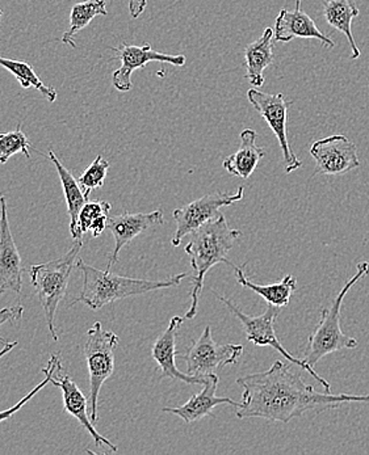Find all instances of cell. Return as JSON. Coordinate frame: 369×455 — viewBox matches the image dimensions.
I'll return each mask as SVG.
<instances>
[{
    "instance_id": "1",
    "label": "cell",
    "mask_w": 369,
    "mask_h": 455,
    "mask_svg": "<svg viewBox=\"0 0 369 455\" xmlns=\"http://www.w3.org/2000/svg\"><path fill=\"white\" fill-rule=\"evenodd\" d=\"M244 388L241 407L237 418H261L272 423H291L304 413L335 410L346 403H367V395H332L314 390L307 385L301 374L277 361L267 371L254 373L237 379Z\"/></svg>"
},
{
    "instance_id": "2",
    "label": "cell",
    "mask_w": 369,
    "mask_h": 455,
    "mask_svg": "<svg viewBox=\"0 0 369 455\" xmlns=\"http://www.w3.org/2000/svg\"><path fill=\"white\" fill-rule=\"evenodd\" d=\"M191 235V241L187 243L184 248L192 267L191 306L184 315L187 321H191L197 315L206 273L217 264H227L231 268L236 267L228 260V255L234 247V243L241 238L242 233L236 228H229L227 218L220 213Z\"/></svg>"
},
{
    "instance_id": "3",
    "label": "cell",
    "mask_w": 369,
    "mask_h": 455,
    "mask_svg": "<svg viewBox=\"0 0 369 455\" xmlns=\"http://www.w3.org/2000/svg\"><path fill=\"white\" fill-rule=\"evenodd\" d=\"M76 267L84 275V288L81 294L68 306V308L78 303H84L91 310L98 311L104 306L124 298L150 293L161 289L175 288L180 285L184 278L189 277V273H180L164 281L137 280V278L112 275L108 270L96 269L95 267L85 264L84 260H79Z\"/></svg>"
},
{
    "instance_id": "4",
    "label": "cell",
    "mask_w": 369,
    "mask_h": 455,
    "mask_svg": "<svg viewBox=\"0 0 369 455\" xmlns=\"http://www.w3.org/2000/svg\"><path fill=\"white\" fill-rule=\"evenodd\" d=\"M368 275L369 263L363 261V263L357 264V273L347 281L346 285L341 288L340 294L333 300L330 307L322 308L321 319L314 328L312 335L308 339L307 348L304 350V358H302L312 368L318 363V361L332 353L357 348V339L349 338L341 332V310L344 297L351 291L352 286L362 278L367 277Z\"/></svg>"
},
{
    "instance_id": "5",
    "label": "cell",
    "mask_w": 369,
    "mask_h": 455,
    "mask_svg": "<svg viewBox=\"0 0 369 455\" xmlns=\"http://www.w3.org/2000/svg\"><path fill=\"white\" fill-rule=\"evenodd\" d=\"M82 248H84V239L74 242L73 247L57 260L29 267L30 283H32L36 294L43 306L46 324H48L49 332L54 341L60 340L56 325H54L57 308L68 291V280H70L71 272L74 269V261Z\"/></svg>"
},
{
    "instance_id": "6",
    "label": "cell",
    "mask_w": 369,
    "mask_h": 455,
    "mask_svg": "<svg viewBox=\"0 0 369 455\" xmlns=\"http://www.w3.org/2000/svg\"><path fill=\"white\" fill-rule=\"evenodd\" d=\"M120 338L112 331L104 330L100 322L93 323L88 330L84 344V357L90 375V418L98 423V403L104 382L114 374L115 349Z\"/></svg>"
},
{
    "instance_id": "7",
    "label": "cell",
    "mask_w": 369,
    "mask_h": 455,
    "mask_svg": "<svg viewBox=\"0 0 369 455\" xmlns=\"http://www.w3.org/2000/svg\"><path fill=\"white\" fill-rule=\"evenodd\" d=\"M212 293L216 295L220 302L224 303L229 310L231 311V314H234L237 319L241 322L245 333H246L247 340H249L250 343L254 344L256 347H269V348L277 350V352L280 353L289 363H294V365L301 368L302 371H308V373L312 375L317 382L324 386L327 393L332 390V385H330L325 378H322L321 375L317 373L309 363H305L302 358H297L292 355L291 353L282 346V343H280L279 338L277 336V330H275V322H277V318L279 316L280 307L269 305V308H267L261 315L250 316L247 315V314L242 313L238 306L234 305L230 299L222 297L221 294L217 293L213 289H212Z\"/></svg>"
},
{
    "instance_id": "8",
    "label": "cell",
    "mask_w": 369,
    "mask_h": 455,
    "mask_svg": "<svg viewBox=\"0 0 369 455\" xmlns=\"http://www.w3.org/2000/svg\"><path fill=\"white\" fill-rule=\"evenodd\" d=\"M244 355V347L239 344H219L212 336V328L206 327L197 340L189 347L184 355L187 374L205 378L228 365H234Z\"/></svg>"
},
{
    "instance_id": "9",
    "label": "cell",
    "mask_w": 369,
    "mask_h": 455,
    "mask_svg": "<svg viewBox=\"0 0 369 455\" xmlns=\"http://www.w3.org/2000/svg\"><path fill=\"white\" fill-rule=\"evenodd\" d=\"M244 196L245 188L239 187L236 193H212L187 204L183 208L173 211L172 217L176 222V230L171 239V244L173 247H179L187 235H191L201 226L214 220L220 214V209L239 203L244 200Z\"/></svg>"
},
{
    "instance_id": "10",
    "label": "cell",
    "mask_w": 369,
    "mask_h": 455,
    "mask_svg": "<svg viewBox=\"0 0 369 455\" xmlns=\"http://www.w3.org/2000/svg\"><path fill=\"white\" fill-rule=\"evenodd\" d=\"M247 99H249L250 104L255 108L256 112L269 124L275 137L279 140L285 163V172L292 173L293 171L299 170L302 162L294 156L291 146H289L288 135H286L288 109L291 103L285 100L282 93L261 92L256 87L247 91Z\"/></svg>"
},
{
    "instance_id": "11",
    "label": "cell",
    "mask_w": 369,
    "mask_h": 455,
    "mask_svg": "<svg viewBox=\"0 0 369 455\" xmlns=\"http://www.w3.org/2000/svg\"><path fill=\"white\" fill-rule=\"evenodd\" d=\"M318 175H346L360 167L357 148L346 135L335 134L316 140L310 148Z\"/></svg>"
},
{
    "instance_id": "12",
    "label": "cell",
    "mask_w": 369,
    "mask_h": 455,
    "mask_svg": "<svg viewBox=\"0 0 369 455\" xmlns=\"http://www.w3.org/2000/svg\"><path fill=\"white\" fill-rule=\"evenodd\" d=\"M121 66L112 74V84L120 92H129L133 88L132 74L140 68H145L150 62L170 63V65L181 68L186 65V55H171L159 53L153 51L150 44H143L142 46L128 45L123 44L120 48L115 49Z\"/></svg>"
},
{
    "instance_id": "13",
    "label": "cell",
    "mask_w": 369,
    "mask_h": 455,
    "mask_svg": "<svg viewBox=\"0 0 369 455\" xmlns=\"http://www.w3.org/2000/svg\"><path fill=\"white\" fill-rule=\"evenodd\" d=\"M52 383L62 390L63 407H65L66 412L76 419L81 426L90 433L96 448H108L109 451L116 453L118 451L117 446L95 429V424L91 420L90 412H87V405L90 403L85 399L78 385L74 382L73 378L66 373L60 360L58 361L56 369L52 373Z\"/></svg>"
},
{
    "instance_id": "14",
    "label": "cell",
    "mask_w": 369,
    "mask_h": 455,
    "mask_svg": "<svg viewBox=\"0 0 369 455\" xmlns=\"http://www.w3.org/2000/svg\"><path fill=\"white\" fill-rule=\"evenodd\" d=\"M21 288V256L11 233L7 200L4 196H0V294L7 291L20 294Z\"/></svg>"
},
{
    "instance_id": "15",
    "label": "cell",
    "mask_w": 369,
    "mask_h": 455,
    "mask_svg": "<svg viewBox=\"0 0 369 455\" xmlns=\"http://www.w3.org/2000/svg\"><path fill=\"white\" fill-rule=\"evenodd\" d=\"M186 319L181 316H173L170 321L169 327L164 332L156 339L151 348V357L156 361L161 371V379L170 378V379L180 380V382L189 383V385H205L206 377H194L187 373H181L176 366V338H178L179 330Z\"/></svg>"
},
{
    "instance_id": "16",
    "label": "cell",
    "mask_w": 369,
    "mask_h": 455,
    "mask_svg": "<svg viewBox=\"0 0 369 455\" xmlns=\"http://www.w3.org/2000/svg\"><path fill=\"white\" fill-rule=\"evenodd\" d=\"M164 218L161 211L151 212V213H124L108 218V230L115 238V248L109 255L108 264L106 270L111 272L118 260L120 251L129 244L134 238L141 235L143 231L154 226L164 225Z\"/></svg>"
},
{
    "instance_id": "17",
    "label": "cell",
    "mask_w": 369,
    "mask_h": 455,
    "mask_svg": "<svg viewBox=\"0 0 369 455\" xmlns=\"http://www.w3.org/2000/svg\"><path fill=\"white\" fill-rule=\"evenodd\" d=\"M220 378L217 374H211L206 377L205 385L199 394L191 396L189 402L183 405L173 408H164V412L179 416L186 424L197 423L201 419L211 416L213 418V410L217 405L228 404L234 408L241 407V403L234 402L227 396H217Z\"/></svg>"
},
{
    "instance_id": "18",
    "label": "cell",
    "mask_w": 369,
    "mask_h": 455,
    "mask_svg": "<svg viewBox=\"0 0 369 455\" xmlns=\"http://www.w3.org/2000/svg\"><path fill=\"white\" fill-rule=\"evenodd\" d=\"M275 40L279 43H291L293 38H314L325 48L333 49L334 41L321 32L313 19L296 7L293 11L282 10L275 21Z\"/></svg>"
},
{
    "instance_id": "19",
    "label": "cell",
    "mask_w": 369,
    "mask_h": 455,
    "mask_svg": "<svg viewBox=\"0 0 369 455\" xmlns=\"http://www.w3.org/2000/svg\"><path fill=\"white\" fill-rule=\"evenodd\" d=\"M258 134L253 129H245L241 133V146L236 153L222 162V168L237 178L249 179L254 173L259 162L266 156V148L256 146Z\"/></svg>"
},
{
    "instance_id": "20",
    "label": "cell",
    "mask_w": 369,
    "mask_h": 455,
    "mask_svg": "<svg viewBox=\"0 0 369 455\" xmlns=\"http://www.w3.org/2000/svg\"><path fill=\"white\" fill-rule=\"evenodd\" d=\"M49 158H51L54 167H56L60 184H62L63 192H65L73 242L82 241L84 239V233H82L81 228H79V214H81L82 208H84V204L88 200L85 198L81 184L74 178L73 173L62 164V162L58 159L56 153L52 148H49Z\"/></svg>"
},
{
    "instance_id": "21",
    "label": "cell",
    "mask_w": 369,
    "mask_h": 455,
    "mask_svg": "<svg viewBox=\"0 0 369 455\" xmlns=\"http://www.w3.org/2000/svg\"><path fill=\"white\" fill-rule=\"evenodd\" d=\"M275 32L272 28H266L259 40L249 44L245 48L246 60V78L253 87H261L264 84V71L272 65L275 60L274 43Z\"/></svg>"
},
{
    "instance_id": "22",
    "label": "cell",
    "mask_w": 369,
    "mask_h": 455,
    "mask_svg": "<svg viewBox=\"0 0 369 455\" xmlns=\"http://www.w3.org/2000/svg\"><path fill=\"white\" fill-rule=\"evenodd\" d=\"M325 20L346 36L351 46V58L357 60L362 54L352 35V21L359 16L360 11L355 0H322Z\"/></svg>"
},
{
    "instance_id": "23",
    "label": "cell",
    "mask_w": 369,
    "mask_h": 455,
    "mask_svg": "<svg viewBox=\"0 0 369 455\" xmlns=\"http://www.w3.org/2000/svg\"><path fill=\"white\" fill-rule=\"evenodd\" d=\"M244 267H234V272L237 275V283L244 286L245 289L254 291L259 297L263 298L269 305L277 306V307H285L291 302L292 295L297 289V280L292 275H286L280 283H269V285H258L252 283L245 275Z\"/></svg>"
},
{
    "instance_id": "24",
    "label": "cell",
    "mask_w": 369,
    "mask_h": 455,
    "mask_svg": "<svg viewBox=\"0 0 369 455\" xmlns=\"http://www.w3.org/2000/svg\"><path fill=\"white\" fill-rule=\"evenodd\" d=\"M106 0H85V2L76 3L73 5L70 12V28L63 33L62 43L71 48H76V37L82 29L88 27V24L96 18V16H107Z\"/></svg>"
},
{
    "instance_id": "25",
    "label": "cell",
    "mask_w": 369,
    "mask_h": 455,
    "mask_svg": "<svg viewBox=\"0 0 369 455\" xmlns=\"http://www.w3.org/2000/svg\"><path fill=\"white\" fill-rule=\"evenodd\" d=\"M0 68L10 71L16 81L20 83L21 87L36 88L41 95L45 96L49 103H54L57 100V91L54 88L48 87L41 81L40 76L36 74L35 68L29 63L24 60H10V58L0 57Z\"/></svg>"
},
{
    "instance_id": "26",
    "label": "cell",
    "mask_w": 369,
    "mask_h": 455,
    "mask_svg": "<svg viewBox=\"0 0 369 455\" xmlns=\"http://www.w3.org/2000/svg\"><path fill=\"white\" fill-rule=\"evenodd\" d=\"M30 143L27 135L20 128L10 133H0V163L5 164L11 156L16 154H24L29 158Z\"/></svg>"
},
{
    "instance_id": "27",
    "label": "cell",
    "mask_w": 369,
    "mask_h": 455,
    "mask_svg": "<svg viewBox=\"0 0 369 455\" xmlns=\"http://www.w3.org/2000/svg\"><path fill=\"white\" fill-rule=\"evenodd\" d=\"M109 162L106 161L101 156H96L95 161L91 163L90 167L79 176L78 183L84 189L85 198H90L91 192L96 188L104 186L107 172H108Z\"/></svg>"
},
{
    "instance_id": "28",
    "label": "cell",
    "mask_w": 369,
    "mask_h": 455,
    "mask_svg": "<svg viewBox=\"0 0 369 455\" xmlns=\"http://www.w3.org/2000/svg\"><path fill=\"white\" fill-rule=\"evenodd\" d=\"M60 360V355H51V360H49L48 365L43 369L44 374H45V379H44L43 382L38 383V385L36 386V387L33 388L30 393L27 394V395L24 396L20 402L16 403L15 405L8 408V410L0 411V423L12 418L15 413H18L19 410H21V408H23L24 405H26L27 403L30 401V399L35 398V396L37 395V394L40 393V391L43 390V388L45 387L48 383L52 382V373H53L54 369H56L58 361Z\"/></svg>"
},
{
    "instance_id": "29",
    "label": "cell",
    "mask_w": 369,
    "mask_h": 455,
    "mask_svg": "<svg viewBox=\"0 0 369 455\" xmlns=\"http://www.w3.org/2000/svg\"><path fill=\"white\" fill-rule=\"evenodd\" d=\"M111 208V204L106 203V201H93V203L87 201L82 208L81 214H79V228H81L84 235L91 230L93 222L98 218L108 215Z\"/></svg>"
},
{
    "instance_id": "30",
    "label": "cell",
    "mask_w": 369,
    "mask_h": 455,
    "mask_svg": "<svg viewBox=\"0 0 369 455\" xmlns=\"http://www.w3.org/2000/svg\"><path fill=\"white\" fill-rule=\"evenodd\" d=\"M24 307L21 305L11 306L0 310V327L5 323H15L23 318ZM4 339L0 338V343H4Z\"/></svg>"
},
{
    "instance_id": "31",
    "label": "cell",
    "mask_w": 369,
    "mask_h": 455,
    "mask_svg": "<svg viewBox=\"0 0 369 455\" xmlns=\"http://www.w3.org/2000/svg\"><path fill=\"white\" fill-rule=\"evenodd\" d=\"M148 5V0H129V12L133 19L140 18Z\"/></svg>"
},
{
    "instance_id": "32",
    "label": "cell",
    "mask_w": 369,
    "mask_h": 455,
    "mask_svg": "<svg viewBox=\"0 0 369 455\" xmlns=\"http://www.w3.org/2000/svg\"><path fill=\"white\" fill-rule=\"evenodd\" d=\"M18 341H4L3 343V348L0 350V360H2L3 357H4L7 353H10L11 350H13V348H16L18 347Z\"/></svg>"
},
{
    "instance_id": "33",
    "label": "cell",
    "mask_w": 369,
    "mask_h": 455,
    "mask_svg": "<svg viewBox=\"0 0 369 455\" xmlns=\"http://www.w3.org/2000/svg\"><path fill=\"white\" fill-rule=\"evenodd\" d=\"M296 7H301V0H296Z\"/></svg>"
},
{
    "instance_id": "34",
    "label": "cell",
    "mask_w": 369,
    "mask_h": 455,
    "mask_svg": "<svg viewBox=\"0 0 369 455\" xmlns=\"http://www.w3.org/2000/svg\"><path fill=\"white\" fill-rule=\"evenodd\" d=\"M2 15H3V11H2V10H0V16H2Z\"/></svg>"
}]
</instances>
